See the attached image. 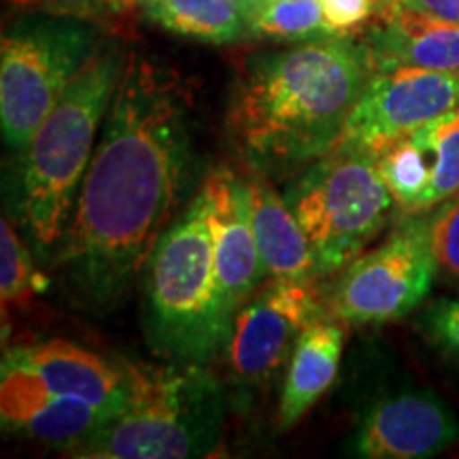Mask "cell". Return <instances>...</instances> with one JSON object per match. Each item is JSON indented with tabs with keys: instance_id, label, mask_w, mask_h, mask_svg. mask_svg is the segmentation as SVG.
Listing matches in <instances>:
<instances>
[{
	"instance_id": "29",
	"label": "cell",
	"mask_w": 459,
	"mask_h": 459,
	"mask_svg": "<svg viewBox=\"0 0 459 459\" xmlns=\"http://www.w3.org/2000/svg\"><path fill=\"white\" fill-rule=\"evenodd\" d=\"M111 7H113V11L128 9V0H111Z\"/></svg>"
},
{
	"instance_id": "27",
	"label": "cell",
	"mask_w": 459,
	"mask_h": 459,
	"mask_svg": "<svg viewBox=\"0 0 459 459\" xmlns=\"http://www.w3.org/2000/svg\"><path fill=\"white\" fill-rule=\"evenodd\" d=\"M402 4V0H378V17L389 13V11Z\"/></svg>"
},
{
	"instance_id": "18",
	"label": "cell",
	"mask_w": 459,
	"mask_h": 459,
	"mask_svg": "<svg viewBox=\"0 0 459 459\" xmlns=\"http://www.w3.org/2000/svg\"><path fill=\"white\" fill-rule=\"evenodd\" d=\"M344 344L341 319H317L302 332L290 355L285 385L281 392L277 428L290 429L307 415L336 378Z\"/></svg>"
},
{
	"instance_id": "2",
	"label": "cell",
	"mask_w": 459,
	"mask_h": 459,
	"mask_svg": "<svg viewBox=\"0 0 459 459\" xmlns=\"http://www.w3.org/2000/svg\"><path fill=\"white\" fill-rule=\"evenodd\" d=\"M370 74L368 48L344 34L257 54L234 88L230 136L260 172L313 164L336 147Z\"/></svg>"
},
{
	"instance_id": "26",
	"label": "cell",
	"mask_w": 459,
	"mask_h": 459,
	"mask_svg": "<svg viewBox=\"0 0 459 459\" xmlns=\"http://www.w3.org/2000/svg\"><path fill=\"white\" fill-rule=\"evenodd\" d=\"M402 3L440 17V20L459 24V0H402Z\"/></svg>"
},
{
	"instance_id": "6",
	"label": "cell",
	"mask_w": 459,
	"mask_h": 459,
	"mask_svg": "<svg viewBox=\"0 0 459 459\" xmlns=\"http://www.w3.org/2000/svg\"><path fill=\"white\" fill-rule=\"evenodd\" d=\"M285 200L307 234L319 277L359 257L394 204L377 153L342 147L308 164Z\"/></svg>"
},
{
	"instance_id": "11",
	"label": "cell",
	"mask_w": 459,
	"mask_h": 459,
	"mask_svg": "<svg viewBox=\"0 0 459 459\" xmlns=\"http://www.w3.org/2000/svg\"><path fill=\"white\" fill-rule=\"evenodd\" d=\"M377 162L406 215L428 213L459 196V107L389 143Z\"/></svg>"
},
{
	"instance_id": "7",
	"label": "cell",
	"mask_w": 459,
	"mask_h": 459,
	"mask_svg": "<svg viewBox=\"0 0 459 459\" xmlns=\"http://www.w3.org/2000/svg\"><path fill=\"white\" fill-rule=\"evenodd\" d=\"M91 22L34 13L0 45V122L9 147L24 149L94 54Z\"/></svg>"
},
{
	"instance_id": "4",
	"label": "cell",
	"mask_w": 459,
	"mask_h": 459,
	"mask_svg": "<svg viewBox=\"0 0 459 459\" xmlns=\"http://www.w3.org/2000/svg\"><path fill=\"white\" fill-rule=\"evenodd\" d=\"M145 332L172 364H209L226 349L234 315L217 277L203 194L160 237L147 260Z\"/></svg>"
},
{
	"instance_id": "23",
	"label": "cell",
	"mask_w": 459,
	"mask_h": 459,
	"mask_svg": "<svg viewBox=\"0 0 459 459\" xmlns=\"http://www.w3.org/2000/svg\"><path fill=\"white\" fill-rule=\"evenodd\" d=\"M419 325L438 351L459 361V298H440L429 304Z\"/></svg>"
},
{
	"instance_id": "5",
	"label": "cell",
	"mask_w": 459,
	"mask_h": 459,
	"mask_svg": "<svg viewBox=\"0 0 459 459\" xmlns=\"http://www.w3.org/2000/svg\"><path fill=\"white\" fill-rule=\"evenodd\" d=\"M124 409L77 449L79 457L189 459L213 453L226 400L204 364H124Z\"/></svg>"
},
{
	"instance_id": "21",
	"label": "cell",
	"mask_w": 459,
	"mask_h": 459,
	"mask_svg": "<svg viewBox=\"0 0 459 459\" xmlns=\"http://www.w3.org/2000/svg\"><path fill=\"white\" fill-rule=\"evenodd\" d=\"M32 291V264L28 249L7 220L0 223V294L3 304H24Z\"/></svg>"
},
{
	"instance_id": "9",
	"label": "cell",
	"mask_w": 459,
	"mask_h": 459,
	"mask_svg": "<svg viewBox=\"0 0 459 459\" xmlns=\"http://www.w3.org/2000/svg\"><path fill=\"white\" fill-rule=\"evenodd\" d=\"M459 107L457 74L417 66L372 71L336 147L378 153L389 143Z\"/></svg>"
},
{
	"instance_id": "22",
	"label": "cell",
	"mask_w": 459,
	"mask_h": 459,
	"mask_svg": "<svg viewBox=\"0 0 459 459\" xmlns=\"http://www.w3.org/2000/svg\"><path fill=\"white\" fill-rule=\"evenodd\" d=\"M428 228L438 273L459 283V196L436 206Z\"/></svg>"
},
{
	"instance_id": "24",
	"label": "cell",
	"mask_w": 459,
	"mask_h": 459,
	"mask_svg": "<svg viewBox=\"0 0 459 459\" xmlns=\"http://www.w3.org/2000/svg\"><path fill=\"white\" fill-rule=\"evenodd\" d=\"M11 4L30 13L73 17L83 22H99L113 11L111 0H11Z\"/></svg>"
},
{
	"instance_id": "28",
	"label": "cell",
	"mask_w": 459,
	"mask_h": 459,
	"mask_svg": "<svg viewBox=\"0 0 459 459\" xmlns=\"http://www.w3.org/2000/svg\"><path fill=\"white\" fill-rule=\"evenodd\" d=\"M262 3L264 0H240V4H243V9H245V15H249L251 11H254L255 7H260Z\"/></svg>"
},
{
	"instance_id": "14",
	"label": "cell",
	"mask_w": 459,
	"mask_h": 459,
	"mask_svg": "<svg viewBox=\"0 0 459 459\" xmlns=\"http://www.w3.org/2000/svg\"><path fill=\"white\" fill-rule=\"evenodd\" d=\"M206 223L213 243L215 266L230 313L251 298L266 273L251 220V200L247 179L228 169H217L206 177L203 189Z\"/></svg>"
},
{
	"instance_id": "1",
	"label": "cell",
	"mask_w": 459,
	"mask_h": 459,
	"mask_svg": "<svg viewBox=\"0 0 459 459\" xmlns=\"http://www.w3.org/2000/svg\"><path fill=\"white\" fill-rule=\"evenodd\" d=\"M187 166L181 96L147 62H130L57 255L74 294L88 307H115L139 277L175 209Z\"/></svg>"
},
{
	"instance_id": "10",
	"label": "cell",
	"mask_w": 459,
	"mask_h": 459,
	"mask_svg": "<svg viewBox=\"0 0 459 459\" xmlns=\"http://www.w3.org/2000/svg\"><path fill=\"white\" fill-rule=\"evenodd\" d=\"M317 319L321 300L313 279H273L234 315L226 344L230 375L243 387L266 383Z\"/></svg>"
},
{
	"instance_id": "15",
	"label": "cell",
	"mask_w": 459,
	"mask_h": 459,
	"mask_svg": "<svg viewBox=\"0 0 459 459\" xmlns=\"http://www.w3.org/2000/svg\"><path fill=\"white\" fill-rule=\"evenodd\" d=\"M7 358L30 368L54 392L82 398L111 417L117 415L128 400L124 368H115L96 353L62 338L11 349Z\"/></svg>"
},
{
	"instance_id": "20",
	"label": "cell",
	"mask_w": 459,
	"mask_h": 459,
	"mask_svg": "<svg viewBox=\"0 0 459 459\" xmlns=\"http://www.w3.org/2000/svg\"><path fill=\"white\" fill-rule=\"evenodd\" d=\"M247 32L291 43L336 37L321 0H264L247 15Z\"/></svg>"
},
{
	"instance_id": "19",
	"label": "cell",
	"mask_w": 459,
	"mask_h": 459,
	"mask_svg": "<svg viewBox=\"0 0 459 459\" xmlns=\"http://www.w3.org/2000/svg\"><path fill=\"white\" fill-rule=\"evenodd\" d=\"M149 20L181 37L206 43H232L247 32L240 0H139Z\"/></svg>"
},
{
	"instance_id": "8",
	"label": "cell",
	"mask_w": 459,
	"mask_h": 459,
	"mask_svg": "<svg viewBox=\"0 0 459 459\" xmlns=\"http://www.w3.org/2000/svg\"><path fill=\"white\" fill-rule=\"evenodd\" d=\"M438 274L428 217L409 215L385 243L344 268L330 296L342 324H387L426 300Z\"/></svg>"
},
{
	"instance_id": "3",
	"label": "cell",
	"mask_w": 459,
	"mask_h": 459,
	"mask_svg": "<svg viewBox=\"0 0 459 459\" xmlns=\"http://www.w3.org/2000/svg\"><path fill=\"white\" fill-rule=\"evenodd\" d=\"M122 73L115 49L91 54L24 147L17 209L39 249L65 237Z\"/></svg>"
},
{
	"instance_id": "13",
	"label": "cell",
	"mask_w": 459,
	"mask_h": 459,
	"mask_svg": "<svg viewBox=\"0 0 459 459\" xmlns=\"http://www.w3.org/2000/svg\"><path fill=\"white\" fill-rule=\"evenodd\" d=\"M0 415L4 429L74 451L111 419L90 402L49 389L30 368L7 355L0 381Z\"/></svg>"
},
{
	"instance_id": "16",
	"label": "cell",
	"mask_w": 459,
	"mask_h": 459,
	"mask_svg": "<svg viewBox=\"0 0 459 459\" xmlns=\"http://www.w3.org/2000/svg\"><path fill=\"white\" fill-rule=\"evenodd\" d=\"M366 48L372 71L417 66L459 77V24L404 3L381 15Z\"/></svg>"
},
{
	"instance_id": "12",
	"label": "cell",
	"mask_w": 459,
	"mask_h": 459,
	"mask_svg": "<svg viewBox=\"0 0 459 459\" xmlns=\"http://www.w3.org/2000/svg\"><path fill=\"white\" fill-rule=\"evenodd\" d=\"M459 443V419L429 389H402L372 402L347 453L361 459H423Z\"/></svg>"
},
{
	"instance_id": "17",
	"label": "cell",
	"mask_w": 459,
	"mask_h": 459,
	"mask_svg": "<svg viewBox=\"0 0 459 459\" xmlns=\"http://www.w3.org/2000/svg\"><path fill=\"white\" fill-rule=\"evenodd\" d=\"M247 187H249L257 249L266 274H271L273 279L319 277L307 234L285 196H279L264 172L247 179Z\"/></svg>"
},
{
	"instance_id": "25",
	"label": "cell",
	"mask_w": 459,
	"mask_h": 459,
	"mask_svg": "<svg viewBox=\"0 0 459 459\" xmlns=\"http://www.w3.org/2000/svg\"><path fill=\"white\" fill-rule=\"evenodd\" d=\"M321 4L334 34H344L378 15V0H321Z\"/></svg>"
}]
</instances>
